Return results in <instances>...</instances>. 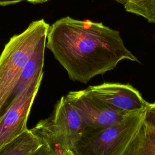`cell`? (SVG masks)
Wrapping results in <instances>:
<instances>
[{
  "mask_svg": "<svg viewBox=\"0 0 155 155\" xmlns=\"http://www.w3.org/2000/svg\"><path fill=\"white\" fill-rule=\"evenodd\" d=\"M46 47L71 80L87 84L124 59L139 62L119 31L90 20L66 16L50 26Z\"/></svg>",
  "mask_w": 155,
  "mask_h": 155,
  "instance_id": "obj_1",
  "label": "cell"
},
{
  "mask_svg": "<svg viewBox=\"0 0 155 155\" xmlns=\"http://www.w3.org/2000/svg\"><path fill=\"white\" fill-rule=\"evenodd\" d=\"M50 25L41 19L12 37L0 55V116L13 96L22 71L39 41L47 38Z\"/></svg>",
  "mask_w": 155,
  "mask_h": 155,
  "instance_id": "obj_2",
  "label": "cell"
},
{
  "mask_svg": "<svg viewBox=\"0 0 155 155\" xmlns=\"http://www.w3.org/2000/svg\"><path fill=\"white\" fill-rule=\"evenodd\" d=\"M144 111L113 125L84 127L72 151L75 155H123L143 121Z\"/></svg>",
  "mask_w": 155,
  "mask_h": 155,
  "instance_id": "obj_3",
  "label": "cell"
},
{
  "mask_svg": "<svg viewBox=\"0 0 155 155\" xmlns=\"http://www.w3.org/2000/svg\"><path fill=\"white\" fill-rule=\"evenodd\" d=\"M84 130L82 120L65 96L55 104L50 116L30 130L47 143L56 155L72 151Z\"/></svg>",
  "mask_w": 155,
  "mask_h": 155,
  "instance_id": "obj_4",
  "label": "cell"
},
{
  "mask_svg": "<svg viewBox=\"0 0 155 155\" xmlns=\"http://www.w3.org/2000/svg\"><path fill=\"white\" fill-rule=\"evenodd\" d=\"M43 74L44 73L15 94L0 116V148L28 130V117Z\"/></svg>",
  "mask_w": 155,
  "mask_h": 155,
  "instance_id": "obj_5",
  "label": "cell"
},
{
  "mask_svg": "<svg viewBox=\"0 0 155 155\" xmlns=\"http://www.w3.org/2000/svg\"><path fill=\"white\" fill-rule=\"evenodd\" d=\"M86 89L110 108L124 115L144 111L148 104L130 84L104 82Z\"/></svg>",
  "mask_w": 155,
  "mask_h": 155,
  "instance_id": "obj_6",
  "label": "cell"
},
{
  "mask_svg": "<svg viewBox=\"0 0 155 155\" xmlns=\"http://www.w3.org/2000/svg\"><path fill=\"white\" fill-rule=\"evenodd\" d=\"M65 96L78 113L84 127L113 125L120 122L128 116L113 110L86 88L70 91Z\"/></svg>",
  "mask_w": 155,
  "mask_h": 155,
  "instance_id": "obj_7",
  "label": "cell"
},
{
  "mask_svg": "<svg viewBox=\"0 0 155 155\" xmlns=\"http://www.w3.org/2000/svg\"><path fill=\"white\" fill-rule=\"evenodd\" d=\"M46 41L47 38L42 39L36 47L33 54L22 71L19 80L13 92V96L27 86L36 78L43 73L42 70L44 62Z\"/></svg>",
  "mask_w": 155,
  "mask_h": 155,
  "instance_id": "obj_8",
  "label": "cell"
},
{
  "mask_svg": "<svg viewBox=\"0 0 155 155\" xmlns=\"http://www.w3.org/2000/svg\"><path fill=\"white\" fill-rule=\"evenodd\" d=\"M123 155H155V127L143 119Z\"/></svg>",
  "mask_w": 155,
  "mask_h": 155,
  "instance_id": "obj_9",
  "label": "cell"
},
{
  "mask_svg": "<svg viewBox=\"0 0 155 155\" xmlns=\"http://www.w3.org/2000/svg\"><path fill=\"white\" fill-rule=\"evenodd\" d=\"M44 142L30 130L0 148V155H30Z\"/></svg>",
  "mask_w": 155,
  "mask_h": 155,
  "instance_id": "obj_10",
  "label": "cell"
},
{
  "mask_svg": "<svg viewBox=\"0 0 155 155\" xmlns=\"http://www.w3.org/2000/svg\"><path fill=\"white\" fill-rule=\"evenodd\" d=\"M124 5L127 12L140 15L155 23V0H115Z\"/></svg>",
  "mask_w": 155,
  "mask_h": 155,
  "instance_id": "obj_11",
  "label": "cell"
},
{
  "mask_svg": "<svg viewBox=\"0 0 155 155\" xmlns=\"http://www.w3.org/2000/svg\"><path fill=\"white\" fill-rule=\"evenodd\" d=\"M143 121L155 127V102L148 104L144 111Z\"/></svg>",
  "mask_w": 155,
  "mask_h": 155,
  "instance_id": "obj_12",
  "label": "cell"
},
{
  "mask_svg": "<svg viewBox=\"0 0 155 155\" xmlns=\"http://www.w3.org/2000/svg\"><path fill=\"white\" fill-rule=\"evenodd\" d=\"M30 155H56L50 147L45 142Z\"/></svg>",
  "mask_w": 155,
  "mask_h": 155,
  "instance_id": "obj_13",
  "label": "cell"
},
{
  "mask_svg": "<svg viewBox=\"0 0 155 155\" xmlns=\"http://www.w3.org/2000/svg\"><path fill=\"white\" fill-rule=\"evenodd\" d=\"M23 1L24 0H0V5H7L13 4Z\"/></svg>",
  "mask_w": 155,
  "mask_h": 155,
  "instance_id": "obj_14",
  "label": "cell"
},
{
  "mask_svg": "<svg viewBox=\"0 0 155 155\" xmlns=\"http://www.w3.org/2000/svg\"><path fill=\"white\" fill-rule=\"evenodd\" d=\"M28 2L33 3V4H40V3H44L48 0H27Z\"/></svg>",
  "mask_w": 155,
  "mask_h": 155,
  "instance_id": "obj_15",
  "label": "cell"
},
{
  "mask_svg": "<svg viewBox=\"0 0 155 155\" xmlns=\"http://www.w3.org/2000/svg\"><path fill=\"white\" fill-rule=\"evenodd\" d=\"M67 155H75V154L73 153V152L72 151H70V152H68V153Z\"/></svg>",
  "mask_w": 155,
  "mask_h": 155,
  "instance_id": "obj_16",
  "label": "cell"
}]
</instances>
